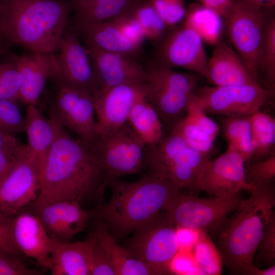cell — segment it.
<instances>
[{
  "label": "cell",
  "mask_w": 275,
  "mask_h": 275,
  "mask_svg": "<svg viewBox=\"0 0 275 275\" xmlns=\"http://www.w3.org/2000/svg\"><path fill=\"white\" fill-rule=\"evenodd\" d=\"M56 138L39 176V197L49 202L76 201L83 208L105 203L109 180L91 149L55 119Z\"/></svg>",
  "instance_id": "cell-1"
},
{
  "label": "cell",
  "mask_w": 275,
  "mask_h": 275,
  "mask_svg": "<svg viewBox=\"0 0 275 275\" xmlns=\"http://www.w3.org/2000/svg\"><path fill=\"white\" fill-rule=\"evenodd\" d=\"M71 11V1L0 0V39L31 52L53 53Z\"/></svg>",
  "instance_id": "cell-2"
},
{
  "label": "cell",
  "mask_w": 275,
  "mask_h": 275,
  "mask_svg": "<svg viewBox=\"0 0 275 275\" xmlns=\"http://www.w3.org/2000/svg\"><path fill=\"white\" fill-rule=\"evenodd\" d=\"M251 195L242 199L234 214L221 227L219 252L232 274L254 275V257L269 214L275 205L274 180L253 186Z\"/></svg>",
  "instance_id": "cell-3"
},
{
  "label": "cell",
  "mask_w": 275,
  "mask_h": 275,
  "mask_svg": "<svg viewBox=\"0 0 275 275\" xmlns=\"http://www.w3.org/2000/svg\"><path fill=\"white\" fill-rule=\"evenodd\" d=\"M109 201L97 208V216L117 240L125 238L155 217L180 192L172 182L147 173L138 180L109 181Z\"/></svg>",
  "instance_id": "cell-4"
},
{
  "label": "cell",
  "mask_w": 275,
  "mask_h": 275,
  "mask_svg": "<svg viewBox=\"0 0 275 275\" xmlns=\"http://www.w3.org/2000/svg\"><path fill=\"white\" fill-rule=\"evenodd\" d=\"M209 159V154L189 147L173 130L158 143L146 146L144 156L147 173L193 190H197L199 175Z\"/></svg>",
  "instance_id": "cell-5"
},
{
  "label": "cell",
  "mask_w": 275,
  "mask_h": 275,
  "mask_svg": "<svg viewBox=\"0 0 275 275\" xmlns=\"http://www.w3.org/2000/svg\"><path fill=\"white\" fill-rule=\"evenodd\" d=\"M145 68V96L157 113L167 134L186 115L199 78L194 74L177 72L153 62Z\"/></svg>",
  "instance_id": "cell-6"
},
{
  "label": "cell",
  "mask_w": 275,
  "mask_h": 275,
  "mask_svg": "<svg viewBox=\"0 0 275 275\" xmlns=\"http://www.w3.org/2000/svg\"><path fill=\"white\" fill-rule=\"evenodd\" d=\"M146 146L127 121L115 131L99 135L91 150L110 181L142 173Z\"/></svg>",
  "instance_id": "cell-7"
},
{
  "label": "cell",
  "mask_w": 275,
  "mask_h": 275,
  "mask_svg": "<svg viewBox=\"0 0 275 275\" xmlns=\"http://www.w3.org/2000/svg\"><path fill=\"white\" fill-rule=\"evenodd\" d=\"M242 200L240 191L208 198L186 196L179 192L166 203L163 210L176 227L193 230L218 227L234 211Z\"/></svg>",
  "instance_id": "cell-8"
},
{
  "label": "cell",
  "mask_w": 275,
  "mask_h": 275,
  "mask_svg": "<svg viewBox=\"0 0 275 275\" xmlns=\"http://www.w3.org/2000/svg\"><path fill=\"white\" fill-rule=\"evenodd\" d=\"M124 248L135 258L155 268L160 275L172 274L170 263L180 251L176 227L161 210L136 230Z\"/></svg>",
  "instance_id": "cell-9"
},
{
  "label": "cell",
  "mask_w": 275,
  "mask_h": 275,
  "mask_svg": "<svg viewBox=\"0 0 275 275\" xmlns=\"http://www.w3.org/2000/svg\"><path fill=\"white\" fill-rule=\"evenodd\" d=\"M224 19L230 40L260 82V54L266 20L262 8L235 0Z\"/></svg>",
  "instance_id": "cell-10"
},
{
  "label": "cell",
  "mask_w": 275,
  "mask_h": 275,
  "mask_svg": "<svg viewBox=\"0 0 275 275\" xmlns=\"http://www.w3.org/2000/svg\"><path fill=\"white\" fill-rule=\"evenodd\" d=\"M193 95L207 115L249 116L272 95L261 85L197 87Z\"/></svg>",
  "instance_id": "cell-11"
},
{
  "label": "cell",
  "mask_w": 275,
  "mask_h": 275,
  "mask_svg": "<svg viewBox=\"0 0 275 275\" xmlns=\"http://www.w3.org/2000/svg\"><path fill=\"white\" fill-rule=\"evenodd\" d=\"M49 115L91 149L97 143L99 134L91 95L59 84Z\"/></svg>",
  "instance_id": "cell-12"
},
{
  "label": "cell",
  "mask_w": 275,
  "mask_h": 275,
  "mask_svg": "<svg viewBox=\"0 0 275 275\" xmlns=\"http://www.w3.org/2000/svg\"><path fill=\"white\" fill-rule=\"evenodd\" d=\"M24 208L39 218L51 238L62 242H71L97 216V208L86 210L76 201L49 202L38 197Z\"/></svg>",
  "instance_id": "cell-13"
},
{
  "label": "cell",
  "mask_w": 275,
  "mask_h": 275,
  "mask_svg": "<svg viewBox=\"0 0 275 275\" xmlns=\"http://www.w3.org/2000/svg\"><path fill=\"white\" fill-rule=\"evenodd\" d=\"M245 161L235 149L227 146L226 151L204 164L197 184V190L212 196H226L242 189L250 192L253 186L246 180Z\"/></svg>",
  "instance_id": "cell-14"
},
{
  "label": "cell",
  "mask_w": 275,
  "mask_h": 275,
  "mask_svg": "<svg viewBox=\"0 0 275 275\" xmlns=\"http://www.w3.org/2000/svg\"><path fill=\"white\" fill-rule=\"evenodd\" d=\"M156 51V64L178 67L205 77L208 58L203 40L193 29L183 25L162 38Z\"/></svg>",
  "instance_id": "cell-15"
},
{
  "label": "cell",
  "mask_w": 275,
  "mask_h": 275,
  "mask_svg": "<svg viewBox=\"0 0 275 275\" xmlns=\"http://www.w3.org/2000/svg\"><path fill=\"white\" fill-rule=\"evenodd\" d=\"M58 51L56 78L59 84L93 96L99 88L86 46L74 34L66 31Z\"/></svg>",
  "instance_id": "cell-16"
},
{
  "label": "cell",
  "mask_w": 275,
  "mask_h": 275,
  "mask_svg": "<svg viewBox=\"0 0 275 275\" xmlns=\"http://www.w3.org/2000/svg\"><path fill=\"white\" fill-rule=\"evenodd\" d=\"M145 90V82L122 84L95 93L92 97L99 136L127 122L133 105Z\"/></svg>",
  "instance_id": "cell-17"
},
{
  "label": "cell",
  "mask_w": 275,
  "mask_h": 275,
  "mask_svg": "<svg viewBox=\"0 0 275 275\" xmlns=\"http://www.w3.org/2000/svg\"><path fill=\"white\" fill-rule=\"evenodd\" d=\"M40 189L39 172L26 153L0 183V212L15 216L38 197Z\"/></svg>",
  "instance_id": "cell-18"
},
{
  "label": "cell",
  "mask_w": 275,
  "mask_h": 275,
  "mask_svg": "<svg viewBox=\"0 0 275 275\" xmlns=\"http://www.w3.org/2000/svg\"><path fill=\"white\" fill-rule=\"evenodd\" d=\"M85 42L99 90L122 84L147 81L145 67L139 64L134 58L106 51L89 41Z\"/></svg>",
  "instance_id": "cell-19"
},
{
  "label": "cell",
  "mask_w": 275,
  "mask_h": 275,
  "mask_svg": "<svg viewBox=\"0 0 275 275\" xmlns=\"http://www.w3.org/2000/svg\"><path fill=\"white\" fill-rule=\"evenodd\" d=\"M11 232L14 242L25 257L34 259L47 269L53 239L47 234L39 218L24 208L12 218Z\"/></svg>",
  "instance_id": "cell-20"
},
{
  "label": "cell",
  "mask_w": 275,
  "mask_h": 275,
  "mask_svg": "<svg viewBox=\"0 0 275 275\" xmlns=\"http://www.w3.org/2000/svg\"><path fill=\"white\" fill-rule=\"evenodd\" d=\"M14 62L22 79L19 101L27 105H36L47 80L57 76L56 56L53 53L31 52L16 57Z\"/></svg>",
  "instance_id": "cell-21"
},
{
  "label": "cell",
  "mask_w": 275,
  "mask_h": 275,
  "mask_svg": "<svg viewBox=\"0 0 275 275\" xmlns=\"http://www.w3.org/2000/svg\"><path fill=\"white\" fill-rule=\"evenodd\" d=\"M208 59L205 78L215 86L261 85L231 48L219 40Z\"/></svg>",
  "instance_id": "cell-22"
},
{
  "label": "cell",
  "mask_w": 275,
  "mask_h": 275,
  "mask_svg": "<svg viewBox=\"0 0 275 275\" xmlns=\"http://www.w3.org/2000/svg\"><path fill=\"white\" fill-rule=\"evenodd\" d=\"M96 238L94 228L82 241L62 242L52 238L47 269L52 275H90Z\"/></svg>",
  "instance_id": "cell-23"
},
{
  "label": "cell",
  "mask_w": 275,
  "mask_h": 275,
  "mask_svg": "<svg viewBox=\"0 0 275 275\" xmlns=\"http://www.w3.org/2000/svg\"><path fill=\"white\" fill-rule=\"evenodd\" d=\"M172 130L178 133L189 147L209 154L219 133V127L202 109L193 93L186 115Z\"/></svg>",
  "instance_id": "cell-24"
},
{
  "label": "cell",
  "mask_w": 275,
  "mask_h": 275,
  "mask_svg": "<svg viewBox=\"0 0 275 275\" xmlns=\"http://www.w3.org/2000/svg\"><path fill=\"white\" fill-rule=\"evenodd\" d=\"M25 132L28 136L27 154L39 176L56 138V125L34 105H27Z\"/></svg>",
  "instance_id": "cell-25"
},
{
  "label": "cell",
  "mask_w": 275,
  "mask_h": 275,
  "mask_svg": "<svg viewBox=\"0 0 275 275\" xmlns=\"http://www.w3.org/2000/svg\"><path fill=\"white\" fill-rule=\"evenodd\" d=\"M139 0H72L75 28L111 20L128 13Z\"/></svg>",
  "instance_id": "cell-26"
},
{
  "label": "cell",
  "mask_w": 275,
  "mask_h": 275,
  "mask_svg": "<svg viewBox=\"0 0 275 275\" xmlns=\"http://www.w3.org/2000/svg\"><path fill=\"white\" fill-rule=\"evenodd\" d=\"M78 31L85 41L106 51L123 53L134 58L141 51V46L127 39L111 20L91 24Z\"/></svg>",
  "instance_id": "cell-27"
},
{
  "label": "cell",
  "mask_w": 275,
  "mask_h": 275,
  "mask_svg": "<svg viewBox=\"0 0 275 275\" xmlns=\"http://www.w3.org/2000/svg\"><path fill=\"white\" fill-rule=\"evenodd\" d=\"M145 95L133 105L127 121L146 146H152L162 139L164 131L157 113L147 101Z\"/></svg>",
  "instance_id": "cell-28"
},
{
  "label": "cell",
  "mask_w": 275,
  "mask_h": 275,
  "mask_svg": "<svg viewBox=\"0 0 275 275\" xmlns=\"http://www.w3.org/2000/svg\"><path fill=\"white\" fill-rule=\"evenodd\" d=\"M254 153L252 160L268 157L275 153V119L258 110L249 116Z\"/></svg>",
  "instance_id": "cell-29"
},
{
  "label": "cell",
  "mask_w": 275,
  "mask_h": 275,
  "mask_svg": "<svg viewBox=\"0 0 275 275\" xmlns=\"http://www.w3.org/2000/svg\"><path fill=\"white\" fill-rule=\"evenodd\" d=\"M221 17L201 4H193L186 11L184 25L195 31L204 42L215 44L220 40Z\"/></svg>",
  "instance_id": "cell-30"
},
{
  "label": "cell",
  "mask_w": 275,
  "mask_h": 275,
  "mask_svg": "<svg viewBox=\"0 0 275 275\" xmlns=\"http://www.w3.org/2000/svg\"><path fill=\"white\" fill-rule=\"evenodd\" d=\"M249 116L225 117L222 121L227 146L238 152L245 162L252 159L254 153Z\"/></svg>",
  "instance_id": "cell-31"
},
{
  "label": "cell",
  "mask_w": 275,
  "mask_h": 275,
  "mask_svg": "<svg viewBox=\"0 0 275 275\" xmlns=\"http://www.w3.org/2000/svg\"><path fill=\"white\" fill-rule=\"evenodd\" d=\"M94 220L93 228L96 238L93 248L90 275H115L111 262V248L116 239L100 219L96 217Z\"/></svg>",
  "instance_id": "cell-32"
},
{
  "label": "cell",
  "mask_w": 275,
  "mask_h": 275,
  "mask_svg": "<svg viewBox=\"0 0 275 275\" xmlns=\"http://www.w3.org/2000/svg\"><path fill=\"white\" fill-rule=\"evenodd\" d=\"M262 75L273 96L275 89V19L265 20L260 54L259 77Z\"/></svg>",
  "instance_id": "cell-33"
},
{
  "label": "cell",
  "mask_w": 275,
  "mask_h": 275,
  "mask_svg": "<svg viewBox=\"0 0 275 275\" xmlns=\"http://www.w3.org/2000/svg\"><path fill=\"white\" fill-rule=\"evenodd\" d=\"M111 262L115 275H160L155 268L132 256L116 240L112 245Z\"/></svg>",
  "instance_id": "cell-34"
},
{
  "label": "cell",
  "mask_w": 275,
  "mask_h": 275,
  "mask_svg": "<svg viewBox=\"0 0 275 275\" xmlns=\"http://www.w3.org/2000/svg\"><path fill=\"white\" fill-rule=\"evenodd\" d=\"M130 13L140 24L146 39L157 42L163 38L167 25L148 0H139Z\"/></svg>",
  "instance_id": "cell-35"
},
{
  "label": "cell",
  "mask_w": 275,
  "mask_h": 275,
  "mask_svg": "<svg viewBox=\"0 0 275 275\" xmlns=\"http://www.w3.org/2000/svg\"><path fill=\"white\" fill-rule=\"evenodd\" d=\"M27 146L15 135L0 131V183L11 168L27 153Z\"/></svg>",
  "instance_id": "cell-36"
},
{
  "label": "cell",
  "mask_w": 275,
  "mask_h": 275,
  "mask_svg": "<svg viewBox=\"0 0 275 275\" xmlns=\"http://www.w3.org/2000/svg\"><path fill=\"white\" fill-rule=\"evenodd\" d=\"M199 231V236L195 244V260L199 267L205 274L219 273L222 262L220 253H216L212 242L204 233V230Z\"/></svg>",
  "instance_id": "cell-37"
},
{
  "label": "cell",
  "mask_w": 275,
  "mask_h": 275,
  "mask_svg": "<svg viewBox=\"0 0 275 275\" xmlns=\"http://www.w3.org/2000/svg\"><path fill=\"white\" fill-rule=\"evenodd\" d=\"M25 120L17 101L0 99V131L15 134L25 132Z\"/></svg>",
  "instance_id": "cell-38"
},
{
  "label": "cell",
  "mask_w": 275,
  "mask_h": 275,
  "mask_svg": "<svg viewBox=\"0 0 275 275\" xmlns=\"http://www.w3.org/2000/svg\"><path fill=\"white\" fill-rule=\"evenodd\" d=\"M22 84L19 71L14 61L0 66V99L19 101Z\"/></svg>",
  "instance_id": "cell-39"
},
{
  "label": "cell",
  "mask_w": 275,
  "mask_h": 275,
  "mask_svg": "<svg viewBox=\"0 0 275 275\" xmlns=\"http://www.w3.org/2000/svg\"><path fill=\"white\" fill-rule=\"evenodd\" d=\"M257 251L256 260L266 264H274L275 259V212L271 211L264 226Z\"/></svg>",
  "instance_id": "cell-40"
},
{
  "label": "cell",
  "mask_w": 275,
  "mask_h": 275,
  "mask_svg": "<svg viewBox=\"0 0 275 275\" xmlns=\"http://www.w3.org/2000/svg\"><path fill=\"white\" fill-rule=\"evenodd\" d=\"M246 180L253 186L259 183L274 180L275 153L245 165Z\"/></svg>",
  "instance_id": "cell-41"
},
{
  "label": "cell",
  "mask_w": 275,
  "mask_h": 275,
  "mask_svg": "<svg viewBox=\"0 0 275 275\" xmlns=\"http://www.w3.org/2000/svg\"><path fill=\"white\" fill-rule=\"evenodd\" d=\"M167 26L179 22L186 13L183 0H148Z\"/></svg>",
  "instance_id": "cell-42"
},
{
  "label": "cell",
  "mask_w": 275,
  "mask_h": 275,
  "mask_svg": "<svg viewBox=\"0 0 275 275\" xmlns=\"http://www.w3.org/2000/svg\"><path fill=\"white\" fill-rule=\"evenodd\" d=\"M111 20L127 39L142 47L146 38L140 24L130 12L116 17Z\"/></svg>",
  "instance_id": "cell-43"
},
{
  "label": "cell",
  "mask_w": 275,
  "mask_h": 275,
  "mask_svg": "<svg viewBox=\"0 0 275 275\" xmlns=\"http://www.w3.org/2000/svg\"><path fill=\"white\" fill-rule=\"evenodd\" d=\"M13 217L0 212V254L23 261L25 257L17 249L12 238L11 224Z\"/></svg>",
  "instance_id": "cell-44"
},
{
  "label": "cell",
  "mask_w": 275,
  "mask_h": 275,
  "mask_svg": "<svg viewBox=\"0 0 275 275\" xmlns=\"http://www.w3.org/2000/svg\"><path fill=\"white\" fill-rule=\"evenodd\" d=\"M41 273L29 268L18 259L0 254V275H37Z\"/></svg>",
  "instance_id": "cell-45"
},
{
  "label": "cell",
  "mask_w": 275,
  "mask_h": 275,
  "mask_svg": "<svg viewBox=\"0 0 275 275\" xmlns=\"http://www.w3.org/2000/svg\"><path fill=\"white\" fill-rule=\"evenodd\" d=\"M200 4L218 13L225 18L232 7L235 0H199Z\"/></svg>",
  "instance_id": "cell-46"
},
{
  "label": "cell",
  "mask_w": 275,
  "mask_h": 275,
  "mask_svg": "<svg viewBox=\"0 0 275 275\" xmlns=\"http://www.w3.org/2000/svg\"><path fill=\"white\" fill-rule=\"evenodd\" d=\"M176 238L179 250L190 246L195 239L193 234L191 232L192 230L176 226Z\"/></svg>",
  "instance_id": "cell-47"
},
{
  "label": "cell",
  "mask_w": 275,
  "mask_h": 275,
  "mask_svg": "<svg viewBox=\"0 0 275 275\" xmlns=\"http://www.w3.org/2000/svg\"><path fill=\"white\" fill-rule=\"evenodd\" d=\"M255 6L263 8L264 6H273L274 5L275 0H239Z\"/></svg>",
  "instance_id": "cell-48"
},
{
  "label": "cell",
  "mask_w": 275,
  "mask_h": 275,
  "mask_svg": "<svg viewBox=\"0 0 275 275\" xmlns=\"http://www.w3.org/2000/svg\"><path fill=\"white\" fill-rule=\"evenodd\" d=\"M274 273L275 265L274 264L263 269H260L257 267L254 275H274Z\"/></svg>",
  "instance_id": "cell-49"
},
{
  "label": "cell",
  "mask_w": 275,
  "mask_h": 275,
  "mask_svg": "<svg viewBox=\"0 0 275 275\" xmlns=\"http://www.w3.org/2000/svg\"><path fill=\"white\" fill-rule=\"evenodd\" d=\"M10 45V44L0 39V66L2 64L1 62L2 56L7 51Z\"/></svg>",
  "instance_id": "cell-50"
}]
</instances>
